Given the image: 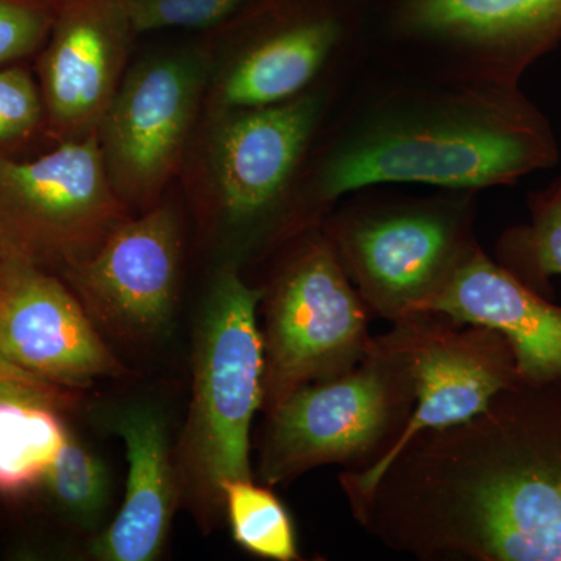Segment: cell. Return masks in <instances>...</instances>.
<instances>
[{
    "label": "cell",
    "mask_w": 561,
    "mask_h": 561,
    "mask_svg": "<svg viewBox=\"0 0 561 561\" xmlns=\"http://www.w3.org/2000/svg\"><path fill=\"white\" fill-rule=\"evenodd\" d=\"M518 382L463 423L421 432L351 505L420 559L561 561V402Z\"/></svg>",
    "instance_id": "cell-1"
},
{
    "label": "cell",
    "mask_w": 561,
    "mask_h": 561,
    "mask_svg": "<svg viewBox=\"0 0 561 561\" xmlns=\"http://www.w3.org/2000/svg\"><path fill=\"white\" fill-rule=\"evenodd\" d=\"M382 61L306 157L287 234L311 230L343 197L382 184L445 191L508 186L560 160L549 121L519 90L443 79Z\"/></svg>",
    "instance_id": "cell-2"
},
{
    "label": "cell",
    "mask_w": 561,
    "mask_h": 561,
    "mask_svg": "<svg viewBox=\"0 0 561 561\" xmlns=\"http://www.w3.org/2000/svg\"><path fill=\"white\" fill-rule=\"evenodd\" d=\"M262 298L264 287L247 283L239 262L228 260L210 280L198 317L190 415L175 463L181 497L202 519L221 511V482L253 479L251 423L264 408Z\"/></svg>",
    "instance_id": "cell-3"
},
{
    "label": "cell",
    "mask_w": 561,
    "mask_h": 561,
    "mask_svg": "<svg viewBox=\"0 0 561 561\" xmlns=\"http://www.w3.org/2000/svg\"><path fill=\"white\" fill-rule=\"evenodd\" d=\"M335 84L278 105L203 114L180 176L232 245L287 236L297 179Z\"/></svg>",
    "instance_id": "cell-4"
},
{
    "label": "cell",
    "mask_w": 561,
    "mask_h": 561,
    "mask_svg": "<svg viewBox=\"0 0 561 561\" xmlns=\"http://www.w3.org/2000/svg\"><path fill=\"white\" fill-rule=\"evenodd\" d=\"M324 234L368 311L398 321L420 316L476 245L474 192L387 198L356 192Z\"/></svg>",
    "instance_id": "cell-5"
},
{
    "label": "cell",
    "mask_w": 561,
    "mask_h": 561,
    "mask_svg": "<svg viewBox=\"0 0 561 561\" xmlns=\"http://www.w3.org/2000/svg\"><path fill=\"white\" fill-rule=\"evenodd\" d=\"M415 404L413 379L389 334L345 375L301 387L268 411L260 474L290 482L321 465L360 471L389 451Z\"/></svg>",
    "instance_id": "cell-6"
},
{
    "label": "cell",
    "mask_w": 561,
    "mask_h": 561,
    "mask_svg": "<svg viewBox=\"0 0 561 561\" xmlns=\"http://www.w3.org/2000/svg\"><path fill=\"white\" fill-rule=\"evenodd\" d=\"M264 408L353 370L368 348V308L323 230L312 228L264 286Z\"/></svg>",
    "instance_id": "cell-7"
},
{
    "label": "cell",
    "mask_w": 561,
    "mask_h": 561,
    "mask_svg": "<svg viewBox=\"0 0 561 561\" xmlns=\"http://www.w3.org/2000/svg\"><path fill=\"white\" fill-rule=\"evenodd\" d=\"M128 217L98 133L58 142L33 160H0V260L61 276Z\"/></svg>",
    "instance_id": "cell-8"
},
{
    "label": "cell",
    "mask_w": 561,
    "mask_h": 561,
    "mask_svg": "<svg viewBox=\"0 0 561 561\" xmlns=\"http://www.w3.org/2000/svg\"><path fill=\"white\" fill-rule=\"evenodd\" d=\"M210 66L209 44L197 43L154 51L125 72L98 138L114 191L130 213L161 205L181 175L205 113Z\"/></svg>",
    "instance_id": "cell-9"
},
{
    "label": "cell",
    "mask_w": 561,
    "mask_h": 561,
    "mask_svg": "<svg viewBox=\"0 0 561 561\" xmlns=\"http://www.w3.org/2000/svg\"><path fill=\"white\" fill-rule=\"evenodd\" d=\"M209 38L219 43H208L213 66L205 113L291 101L334 83L368 51L353 49L341 16L309 0H273Z\"/></svg>",
    "instance_id": "cell-10"
},
{
    "label": "cell",
    "mask_w": 561,
    "mask_h": 561,
    "mask_svg": "<svg viewBox=\"0 0 561 561\" xmlns=\"http://www.w3.org/2000/svg\"><path fill=\"white\" fill-rule=\"evenodd\" d=\"M391 36L393 50L373 54L402 69L519 84L561 44V0H402Z\"/></svg>",
    "instance_id": "cell-11"
},
{
    "label": "cell",
    "mask_w": 561,
    "mask_h": 561,
    "mask_svg": "<svg viewBox=\"0 0 561 561\" xmlns=\"http://www.w3.org/2000/svg\"><path fill=\"white\" fill-rule=\"evenodd\" d=\"M461 327L440 313H421L394 323L389 337L411 373L415 404L389 451L370 467L341 476L350 505L370 493L390 460L421 432L463 423L519 382L515 354L500 332L476 324Z\"/></svg>",
    "instance_id": "cell-12"
},
{
    "label": "cell",
    "mask_w": 561,
    "mask_h": 561,
    "mask_svg": "<svg viewBox=\"0 0 561 561\" xmlns=\"http://www.w3.org/2000/svg\"><path fill=\"white\" fill-rule=\"evenodd\" d=\"M183 238L164 205L128 217L87 260L60 278L99 330L127 341L158 337L179 301Z\"/></svg>",
    "instance_id": "cell-13"
},
{
    "label": "cell",
    "mask_w": 561,
    "mask_h": 561,
    "mask_svg": "<svg viewBox=\"0 0 561 561\" xmlns=\"http://www.w3.org/2000/svg\"><path fill=\"white\" fill-rule=\"evenodd\" d=\"M49 38L35 76L55 142L98 133L128 69L138 36L125 0H49Z\"/></svg>",
    "instance_id": "cell-14"
},
{
    "label": "cell",
    "mask_w": 561,
    "mask_h": 561,
    "mask_svg": "<svg viewBox=\"0 0 561 561\" xmlns=\"http://www.w3.org/2000/svg\"><path fill=\"white\" fill-rule=\"evenodd\" d=\"M0 354L73 390L125 373L68 284L18 261L0 260Z\"/></svg>",
    "instance_id": "cell-15"
},
{
    "label": "cell",
    "mask_w": 561,
    "mask_h": 561,
    "mask_svg": "<svg viewBox=\"0 0 561 561\" xmlns=\"http://www.w3.org/2000/svg\"><path fill=\"white\" fill-rule=\"evenodd\" d=\"M421 313L500 332L515 354L518 381L561 386V308L542 300L476 243Z\"/></svg>",
    "instance_id": "cell-16"
},
{
    "label": "cell",
    "mask_w": 561,
    "mask_h": 561,
    "mask_svg": "<svg viewBox=\"0 0 561 561\" xmlns=\"http://www.w3.org/2000/svg\"><path fill=\"white\" fill-rule=\"evenodd\" d=\"M110 421L127 453V489L114 522L92 541L91 556L102 561H151L168 541L181 500L168 426L161 413L146 404L124 405Z\"/></svg>",
    "instance_id": "cell-17"
},
{
    "label": "cell",
    "mask_w": 561,
    "mask_h": 561,
    "mask_svg": "<svg viewBox=\"0 0 561 561\" xmlns=\"http://www.w3.org/2000/svg\"><path fill=\"white\" fill-rule=\"evenodd\" d=\"M80 390L58 386L0 354V494L21 496L43 485L70 431L65 413Z\"/></svg>",
    "instance_id": "cell-18"
},
{
    "label": "cell",
    "mask_w": 561,
    "mask_h": 561,
    "mask_svg": "<svg viewBox=\"0 0 561 561\" xmlns=\"http://www.w3.org/2000/svg\"><path fill=\"white\" fill-rule=\"evenodd\" d=\"M220 494L232 538L241 548L261 559H300L289 512L271 490L253 479H230L220 483Z\"/></svg>",
    "instance_id": "cell-19"
},
{
    "label": "cell",
    "mask_w": 561,
    "mask_h": 561,
    "mask_svg": "<svg viewBox=\"0 0 561 561\" xmlns=\"http://www.w3.org/2000/svg\"><path fill=\"white\" fill-rule=\"evenodd\" d=\"M43 485L61 512L80 526H95L108 507V468L72 432L55 457Z\"/></svg>",
    "instance_id": "cell-20"
},
{
    "label": "cell",
    "mask_w": 561,
    "mask_h": 561,
    "mask_svg": "<svg viewBox=\"0 0 561 561\" xmlns=\"http://www.w3.org/2000/svg\"><path fill=\"white\" fill-rule=\"evenodd\" d=\"M531 220L502 239L504 267L519 279L561 275V173L529 201Z\"/></svg>",
    "instance_id": "cell-21"
},
{
    "label": "cell",
    "mask_w": 561,
    "mask_h": 561,
    "mask_svg": "<svg viewBox=\"0 0 561 561\" xmlns=\"http://www.w3.org/2000/svg\"><path fill=\"white\" fill-rule=\"evenodd\" d=\"M273 0H125L136 33L183 28L206 35L234 27Z\"/></svg>",
    "instance_id": "cell-22"
},
{
    "label": "cell",
    "mask_w": 561,
    "mask_h": 561,
    "mask_svg": "<svg viewBox=\"0 0 561 561\" xmlns=\"http://www.w3.org/2000/svg\"><path fill=\"white\" fill-rule=\"evenodd\" d=\"M46 136V111L35 70L25 62L0 68V160Z\"/></svg>",
    "instance_id": "cell-23"
},
{
    "label": "cell",
    "mask_w": 561,
    "mask_h": 561,
    "mask_svg": "<svg viewBox=\"0 0 561 561\" xmlns=\"http://www.w3.org/2000/svg\"><path fill=\"white\" fill-rule=\"evenodd\" d=\"M50 27L49 0H0V68L36 57Z\"/></svg>",
    "instance_id": "cell-24"
}]
</instances>
